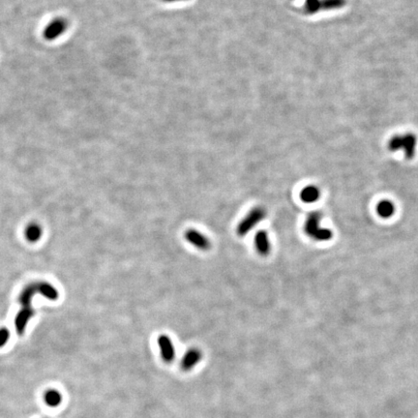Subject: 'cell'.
Segmentation results:
<instances>
[{
  "instance_id": "1",
  "label": "cell",
  "mask_w": 418,
  "mask_h": 418,
  "mask_svg": "<svg viewBox=\"0 0 418 418\" xmlns=\"http://www.w3.org/2000/svg\"><path fill=\"white\" fill-rule=\"evenodd\" d=\"M321 217L322 216L319 212H312L307 216L304 224L305 233L310 238L319 242L328 241L333 236V232L329 229L322 228L320 226Z\"/></svg>"
},
{
  "instance_id": "2",
  "label": "cell",
  "mask_w": 418,
  "mask_h": 418,
  "mask_svg": "<svg viewBox=\"0 0 418 418\" xmlns=\"http://www.w3.org/2000/svg\"><path fill=\"white\" fill-rule=\"evenodd\" d=\"M416 143H417L416 138L412 134H407L404 136H395L389 141L388 148L391 151L403 150L407 159H411L414 156Z\"/></svg>"
},
{
  "instance_id": "3",
  "label": "cell",
  "mask_w": 418,
  "mask_h": 418,
  "mask_svg": "<svg viewBox=\"0 0 418 418\" xmlns=\"http://www.w3.org/2000/svg\"><path fill=\"white\" fill-rule=\"evenodd\" d=\"M266 217V210L262 206L254 207L238 224L236 232L239 236H245Z\"/></svg>"
},
{
  "instance_id": "4",
  "label": "cell",
  "mask_w": 418,
  "mask_h": 418,
  "mask_svg": "<svg viewBox=\"0 0 418 418\" xmlns=\"http://www.w3.org/2000/svg\"><path fill=\"white\" fill-rule=\"evenodd\" d=\"M68 22L63 18H56L45 27L44 38L48 41H54L66 31Z\"/></svg>"
},
{
  "instance_id": "5",
  "label": "cell",
  "mask_w": 418,
  "mask_h": 418,
  "mask_svg": "<svg viewBox=\"0 0 418 418\" xmlns=\"http://www.w3.org/2000/svg\"><path fill=\"white\" fill-rule=\"evenodd\" d=\"M185 239L201 251H207L211 247V242L208 238L200 231L194 229H190L185 232Z\"/></svg>"
},
{
  "instance_id": "6",
  "label": "cell",
  "mask_w": 418,
  "mask_h": 418,
  "mask_svg": "<svg viewBox=\"0 0 418 418\" xmlns=\"http://www.w3.org/2000/svg\"><path fill=\"white\" fill-rule=\"evenodd\" d=\"M158 346L163 359L166 362H172L175 359L176 351L172 340L166 335H161L158 338Z\"/></svg>"
},
{
  "instance_id": "7",
  "label": "cell",
  "mask_w": 418,
  "mask_h": 418,
  "mask_svg": "<svg viewBox=\"0 0 418 418\" xmlns=\"http://www.w3.org/2000/svg\"><path fill=\"white\" fill-rule=\"evenodd\" d=\"M255 246L258 253L264 257L269 255L271 251V245L268 238V234L265 231H259L255 235Z\"/></svg>"
},
{
  "instance_id": "8",
  "label": "cell",
  "mask_w": 418,
  "mask_h": 418,
  "mask_svg": "<svg viewBox=\"0 0 418 418\" xmlns=\"http://www.w3.org/2000/svg\"><path fill=\"white\" fill-rule=\"evenodd\" d=\"M201 357H202V354H201V352L198 350V349H191V350H189L186 353H185V355H184V357H183V359H182V368L184 369V370H191V369H193L197 364L200 361V359H201Z\"/></svg>"
},
{
  "instance_id": "9",
  "label": "cell",
  "mask_w": 418,
  "mask_h": 418,
  "mask_svg": "<svg viewBox=\"0 0 418 418\" xmlns=\"http://www.w3.org/2000/svg\"><path fill=\"white\" fill-rule=\"evenodd\" d=\"M377 213L380 217L384 218V219H388L391 218L393 216V214L395 213L396 209H395V205L391 200L388 199H383L381 200L378 204H377Z\"/></svg>"
},
{
  "instance_id": "10",
  "label": "cell",
  "mask_w": 418,
  "mask_h": 418,
  "mask_svg": "<svg viewBox=\"0 0 418 418\" xmlns=\"http://www.w3.org/2000/svg\"><path fill=\"white\" fill-rule=\"evenodd\" d=\"M320 198V191L315 185H308L300 192V198L305 203H314Z\"/></svg>"
},
{
  "instance_id": "11",
  "label": "cell",
  "mask_w": 418,
  "mask_h": 418,
  "mask_svg": "<svg viewBox=\"0 0 418 418\" xmlns=\"http://www.w3.org/2000/svg\"><path fill=\"white\" fill-rule=\"evenodd\" d=\"M44 401L49 407H55L61 404L62 396L58 391L52 389L45 393Z\"/></svg>"
},
{
  "instance_id": "12",
  "label": "cell",
  "mask_w": 418,
  "mask_h": 418,
  "mask_svg": "<svg viewBox=\"0 0 418 418\" xmlns=\"http://www.w3.org/2000/svg\"><path fill=\"white\" fill-rule=\"evenodd\" d=\"M42 233H43L42 228H41L39 225H37V224H30V225L27 227L26 231H25L26 238H27L30 242H37V241L41 238Z\"/></svg>"
},
{
  "instance_id": "13",
  "label": "cell",
  "mask_w": 418,
  "mask_h": 418,
  "mask_svg": "<svg viewBox=\"0 0 418 418\" xmlns=\"http://www.w3.org/2000/svg\"><path fill=\"white\" fill-rule=\"evenodd\" d=\"M345 4V0H321V8L336 9Z\"/></svg>"
},
{
  "instance_id": "14",
  "label": "cell",
  "mask_w": 418,
  "mask_h": 418,
  "mask_svg": "<svg viewBox=\"0 0 418 418\" xmlns=\"http://www.w3.org/2000/svg\"><path fill=\"white\" fill-rule=\"evenodd\" d=\"M321 8V0H306L305 2V10L313 14L319 11Z\"/></svg>"
},
{
  "instance_id": "15",
  "label": "cell",
  "mask_w": 418,
  "mask_h": 418,
  "mask_svg": "<svg viewBox=\"0 0 418 418\" xmlns=\"http://www.w3.org/2000/svg\"><path fill=\"white\" fill-rule=\"evenodd\" d=\"M9 338H10V332L9 331L5 329V328L0 329V348L7 344V342L9 341Z\"/></svg>"
},
{
  "instance_id": "16",
  "label": "cell",
  "mask_w": 418,
  "mask_h": 418,
  "mask_svg": "<svg viewBox=\"0 0 418 418\" xmlns=\"http://www.w3.org/2000/svg\"><path fill=\"white\" fill-rule=\"evenodd\" d=\"M164 1H166V2H173V1H181V0H164Z\"/></svg>"
}]
</instances>
